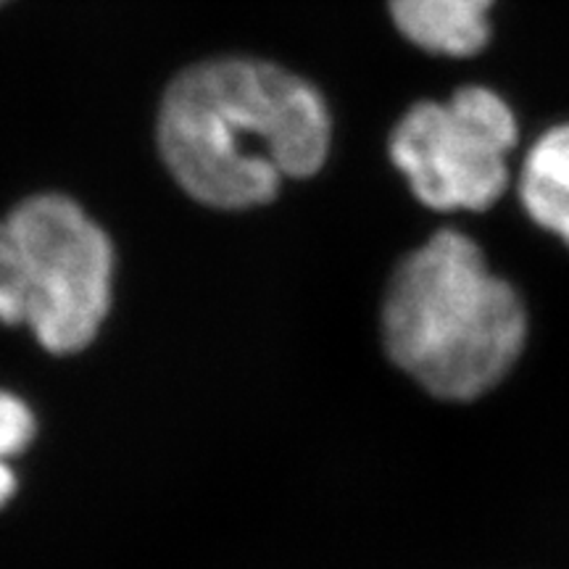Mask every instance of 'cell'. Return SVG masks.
Segmentation results:
<instances>
[{
    "label": "cell",
    "instance_id": "cell-8",
    "mask_svg": "<svg viewBox=\"0 0 569 569\" xmlns=\"http://www.w3.org/2000/svg\"><path fill=\"white\" fill-rule=\"evenodd\" d=\"M0 3H6V0H0Z\"/></svg>",
    "mask_w": 569,
    "mask_h": 569
},
{
    "label": "cell",
    "instance_id": "cell-4",
    "mask_svg": "<svg viewBox=\"0 0 569 569\" xmlns=\"http://www.w3.org/2000/svg\"><path fill=\"white\" fill-rule=\"evenodd\" d=\"M517 142L511 106L486 84H467L446 103L411 106L390 132L388 153L425 209L488 211L507 193Z\"/></svg>",
    "mask_w": 569,
    "mask_h": 569
},
{
    "label": "cell",
    "instance_id": "cell-7",
    "mask_svg": "<svg viewBox=\"0 0 569 569\" xmlns=\"http://www.w3.org/2000/svg\"><path fill=\"white\" fill-rule=\"evenodd\" d=\"M38 436V417L24 398L0 388V509L19 490V475L13 469V459L27 451Z\"/></svg>",
    "mask_w": 569,
    "mask_h": 569
},
{
    "label": "cell",
    "instance_id": "cell-3",
    "mask_svg": "<svg viewBox=\"0 0 569 569\" xmlns=\"http://www.w3.org/2000/svg\"><path fill=\"white\" fill-rule=\"evenodd\" d=\"M111 298L113 246L80 203L40 193L0 219V325L71 356L98 338Z\"/></svg>",
    "mask_w": 569,
    "mask_h": 569
},
{
    "label": "cell",
    "instance_id": "cell-5",
    "mask_svg": "<svg viewBox=\"0 0 569 569\" xmlns=\"http://www.w3.org/2000/svg\"><path fill=\"white\" fill-rule=\"evenodd\" d=\"M496 0H388L396 30L432 56L467 59L490 38Z\"/></svg>",
    "mask_w": 569,
    "mask_h": 569
},
{
    "label": "cell",
    "instance_id": "cell-1",
    "mask_svg": "<svg viewBox=\"0 0 569 569\" xmlns=\"http://www.w3.org/2000/svg\"><path fill=\"white\" fill-rule=\"evenodd\" d=\"M332 117L322 92L269 61L213 59L184 69L159 111V151L198 203L264 206L284 180L325 167Z\"/></svg>",
    "mask_w": 569,
    "mask_h": 569
},
{
    "label": "cell",
    "instance_id": "cell-2",
    "mask_svg": "<svg viewBox=\"0 0 569 569\" xmlns=\"http://www.w3.org/2000/svg\"><path fill=\"white\" fill-rule=\"evenodd\" d=\"M388 361L436 401L475 403L519 367L530 309L459 230H438L398 261L380 303Z\"/></svg>",
    "mask_w": 569,
    "mask_h": 569
},
{
    "label": "cell",
    "instance_id": "cell-6",
    "mask_svg": "<svg viewBox=\"0 0 569 569\" xmlns=\"http://www.w3.org/2000/svg\"><path fill=\"white\" fill-rule=\"evenodd\" d=\"M517 196L530 222L569 248V122L532 142L519 169Z\"/></svg>",
    "mask_w": 569,
    "mask_h": 569
}]
</instances>
